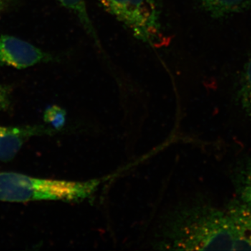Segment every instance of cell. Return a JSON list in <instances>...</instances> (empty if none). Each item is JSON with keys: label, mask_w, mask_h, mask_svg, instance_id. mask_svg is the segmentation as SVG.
<instances>
[{"label": "cell", "mask_w": 251, "mask_h": 251, "mask_svg": "<svg viewBox=\"0 0 251 251\" xmlns=\"http://www.w3.org/2000/svg\"><path fill=\"white\" fill-rule=\"evenodd\" d=\"M158 246L170 250H251V208L206 205L178 208L163 224Z\"/></svg>", "instance_id": "1"}, {"label": "cell", "mask_w": 251, "mask_h": 251, "mask_svg": "<svg viewBox=\"0 0 251 251\" xmlns=\"http://www.w3.org/2000/svg\"><path fill=\"white\" fill-rule=\"evenodd\" d=\"M99 181L86 182L39 179L17 173L0 172V201H77L90 196Z\"/></svg>", "instance_id": "2"}, {"label": "cell", "mask_w": 251, "mask_h": 251, "mask_svg": "<svg viewBox=\"0 0 251 251\" xmlns=\"http://www.w3.org/2000/svg\"><path fill=\"white\" fill-rule=\"evenodd\" d=\"M104 10L128 28L136 39L161 44L160 13L155 0H99Z\"/></svg>", "instance_id": "3"}, {"label": "cell", "mask_w": 251, "mask_h": 251, "mask_svg": "<svg viewBox=\"0 0 251 251\" xmlns=\"http://www.w3.org/2000/svg\"><path fill=\"white\" fill-rule=\"evenodd\" d=\"M52 57L19 38L0 35V64L18 69L50 62Z\"/></svg>", "instance_id": "4"}, {"label": "cell", "mask_w": 251, "mask_h": 251, "mask_svg": "<svg viewBox=\"0 0 251 251\" xmlns=\"http://www.w3.org/2000/svg\"><path fill=\"white\" fill-rule=\"evenodd\" d=\"M55 130L44 125L0 126V161H11L30 138L51 135Z\"/></svg>", "instance_id": "5"}, {"label": "cell", "mask_w": 251, "mask_h": 251, "mask_svg": "<svg viewBox=\"0 0 251 251\" xmlns=\"http://www.w3.org/2000/svg\"><path fill=\"white\" fill-rule=\"evenodd\" d=\"M201 6L213 18L227 17L251 6V0H199Z\"/></svg>", "instance_id": "6"}, {"label": "cell", "mask_w": 251, "mask_h": 251, "mask_svg": "<svg viewBox=\"0 0 251 251\" xmlns=\"http://www.w3.org/2000/svg\"><path fill=\"white\" fill-rule=\"evenodd\" d=\"M57 1L66 9L72 11L77 16L82 24V27H84L90 37L93 39L97 47L101 49L95 28L92 24L88 13H87L85 0H57Z\"/></svg>", "instance_id": "7"}, {"label": "cell", "mask_w": 251, "mask_h": 251, "mask_svg": "<svg viewBox=\"0 0 251 251\" xmlns=\"http://www.w3.org/2000/svg\"><path fill=\"white\" fill-rule=\"evenodd\" d=\"M239 97L244 112L251 120V55L243 69Z\"/></svg>", "instance_id": "8"}, {"label": "cell", "mask_w": 251, "mask_h": 251, "mask_svg": "<svg viewBox=\"0 0 251 251\" xmlns=\"http://www.w3.org/2000/svg\"><path fill=\"white\" fill-rule=\"evenodd\" d=\"M67 112L58 105H50L44 112V120L54 130H59L66 122Z\"/></svg>", "instance_id": "9"}, {"label": "cell", "mask_w": 251, "mask_h": 251, "mask_svg": "<svg viewBox=\"0 0 251 251\" xmlns=\"http://www.w3.org/2000/svg\"><path fill=\"white\" fill-rule=\"evenodd\" d=\"M239 191L242 202L251 208V164L241 175Z\"/></svg>", "instance_id": "10"}, {"label": "cell", "mask_w": 251, "mask_h": 251, "mask_svg": "<svg viewBox=\"0 0 251 251\" xmlns=\"http://www.w3.org/2000/svg\"><path fill=\"white\" fill-rule=\"evenodd\" d=\"M11 87L0 83V111H8L11 108Z\"/></svg>", "instance_id": "11"}, {"label": "cell", "mask_w": 251, "mask_h": 251, "mask_svg": "<svg viewBox=\"0 0 251 251\" xmlns=\"http://www.w3.org/2000/svg\"><path fill=\"white\" fill-rule=\"evenodd\" d=\"M11 0H0V14L9 6Z\"/></svg>", "instance_id": "12"}]
</instances>
